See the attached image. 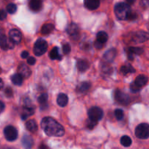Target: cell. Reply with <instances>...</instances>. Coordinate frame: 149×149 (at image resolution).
<instances>
[{"label": "cell", "instance_id": "cell-1", "mask_svg": "<svg viewBox=\"0 0 149 149\" xmlns=\"http://www.w3.org/2000/svg\"><path fill=\"white\" fill-rule=\"evenodd\" d=\"M44 132L50 137H62L65 134L64 127L55 119L51 117H45L41 122Z\"/></svg>", "mask_w": 149, "mask_h": 149}, {"label": "cell", "instance_id": "cell-2", "mask_svg": "<svg viewBox=\"0 0 149 149\" xmlns=\"http://www.w3.org/2000/svg\"><path fill=\"white\" fill-rule=\"evenodd\" d=\"M130 6L125 2H119L114 7V13L119 20H127L131 13Z\"/></svg>", "mask_w": 149, "mask_h": 149}, {"label": "cell", "instance_id": "cell-3", "mask_svg": "<svg viewBox=\"0 0 149 149\" xmlns=\"http://www.w3.org/2000/svg\"><path fill=\"white\" fill-rule=\"evenodd\" d=\"M47 42L45 39L40 38V39H38L35 42L34 46H33V53L36 56H42L47 52Z\"/></svg>", "mask_w": 149, "mask_h": 149}, {"label": "cell", "instance_id": "cell-4", "mask_svg": "<svg viewBox=\"0 0 149 149\" xmlns=\"http://www.w3.org/2000/svg\"><path fill=\"white\" fill-rule=\"evenodd\" d=\"M135 135L139 139H148L149 137V126L148 124L142 123L138 125L135 129Z\"/></svg>", "mask_w": 149, "mask_h": 149}, {"label": "cell", "instance_id": "cell-5", "mask_svg": "<svg viewBox=\"0 0 149 149\" xmlns=\"http://www.w3.org/2000/svg\"><path fill=\"white\" fill-rule=\"evenodd\" d=\"M114 99L117 103H120L121 105L123 106H127L130 102V96L126 93H123L120 90H116L114 91Z\"/></svg>", "mask_w": 149, "mask_h": 149}, {"label": "cell", "instance_id": "cell-6", "mask_svg": "<svg viewBox=\"0 0 149 149\" xmlns=\"http://www.w3.org/2000/svg\"><path fill=\"white\" fill-rule=\"evenodd\" d=\"M88 116L90 119L98 122L99 120L103 119V111L100 108L94 106V107H92L89 109Z\"/></svg>", "mask_w": 149, "mask_h": 149}, {"label": "cell", "instance_id": "cell-7", "mask_svg": "<svg viewBox=\"0 0 149 149\" xmlns=\"http://www.w3.org/2000/svg\"><path fill=\"white\" fill-rule=\"evenodd\" d=\"M4 135L7 141H15L18 136L17 130L15 127L13 126H7L4 130Z\"/></svg>", "mask_w": 149, "mask_h": 149}, {"label": "cell", "instance_id": "cell-8", "mask_svg": "<svg viewBox=\"0 0 149 149\" xmlns=\"http://www.w3.org/2000/svg\"><path fill=\"white\" fill-rule=\"evenodd\" d=\"M66 31L68 33V35L71 36V38H72L74 40H77L79 38V26L76 23H70L68 26V27H67Z\"/></svg>", "mask_w": 149, "mask_h": 149}, {"label": "cell", "instance_id": "cell-9", "mask_svg": "<svg viewBox=\"0 0 149 149\" xmlns=\"http://www.w3.org/2000/svg\"><path fill=\"white\" fill-rule=\"evenodd\" d=\"M15 44L6 36L4 33H0V47L2 49L7 50L9 49H13Z\"/></svg>", "mask_w": 149, "mask_h": 149}, {"label": "cell", "instance_id": "cell-10", "mask_svg": "<svg viewBox=\"0 0 149 149\" xmlns=\"http://www.w3.org/2000/svg\"><path fill=\"white\" fill-rule=\"evenodd\" d=\"M148 39V34L147 32L144 31H139L135 32L133 34L132 38V41L134 43L139 44L143 43L144 42H146Z\"/></svg>", "mask_w": 149, "mask_h": 149}, {"label": "cell", "instance_id": "cell-11", "mask_svg": "<svg viewBox=\"0 0 149 149\" xmlns=\"http://www.w3.org/2000/svg\"><path fill=\"white\" fill-rule=\"evenodd\" d=\"M9 39L15 44V45H18L20 43L22 39L21 33L19 30L15 29H11L9 32Z\"/></svg>", "mask_w": 149, "mask_h": 149}, {"label": "cell", "instance_id": "cell-12", "mask_svg": "<svg viewBox=\"0 0 149 149\" xmlns=\"http://www.w3.org/2000/svg\"><path fill=\"white\" fill-rule=\"evenodd\" d=\"M17 74H19L23 79L29 78L31 75V70L26 64L20 63L17 68Z\"/></svg>", "mask_w": 149, "mask_h": 149}, {"label": "cell", "instance_id": "cell-13", "mask_svg": "<svg viewBox=\"0 0 149 149\" xmlns=\"http://www.w3.org/2000/svg\"><path fill=\"white\" fill-rule=\"evenodd\" d=\"M116 54H117V52H116V49H114V48H111V49H109L108 51H106V52L103 55V60H104L107 63H111L114 61L115 58L116 56Z\"/></svg>", "mask_w": 149, "mask_h": 149}, {"label": "cell", "instance_id": "cell-14", "mask_svg": "<svg viewBox=\"0 0 149 149\" xmlns=\"http://www.w3.org/2000/svg\"><path fill=\"white\" fill-rule=\"evenodd\" d=\"M148 81V79L146 76L143 75V74H141V75L138 76L135 79V81H134V84L137 86L139 89H142L143 87H145L147 84Z\"/></svg>", "mask_w": 149, "mask_h": 149}, {"label": "cell", "instance_id": "cell-15", "mask_svg": "<svg viewBox=\"0 0 149 149\" xmlns=\"http://www.w3.org/2000/svg\"><path fill=\"white\" fill-rule=\"evenodd\" d=\"M21 143L25 149H31L33 147V141L31 136L29 135H25L22 138Z\"/></svg>", "mask_w": 149, "mask_h": 149}, {"label": "cell", "instance_id": "cell-16", "mask_svg": "<svg viewBox=\"0 0 149 149\" xmlns=\"http://www.w3.org/2000/svg\"><path fill=\"white\" fill-rule=\"evenodd\" d=\"M100 3V0H84V6L90 10H95L98 8Z\"/></svg>", "mask_w": 149, "mask_h": 149}, {"label": "cell", "instance_id": "cell-17", "mask_svg": "<svg viewBox=\"0 0 149 149\" xmlns=\"http://www.w3.org/2000/svg\"><path fill=\"white\" fill-rule=\"evenodd\" d=\"M143 52V49L141 47H131L127 50V57L128 59L132 61L134 58V55H141Z\"/></svg>", "mask_w": 149, "mask_h": 149}, {"label": "cell", "instance_id": "cell-18", "mask_svg": "<svg viewBox=\"0 0 149 149\" xmlns=\"http://www.w3.org/2000/svg\"><path fill=\"white\" fill-rule=\"evenodd\" d=\"M77 67L79 71H80V72H84V71H86L90 68V63H89V62L87 60L79 59L77 61Z\"/></svg>", "mask_w": 149, "mask_h": 149}, {"label": "cell", "instance_id": "cell-19", "mask_svg": "<svg viewBox=\"0 0 149 149\" xmlns=\"http://www.w3.org/2000/svg\"><path fill=\"white\" fill-rule=\"evenodd\" d=\"M34 113V109L31 107H27V106H23L22 109V113H21V119L23 120H26L28 117L31 116Z\"/></svg>", "mask_w": 149, "mask_h": 149}, {"label": "cell", "instance_id": "cell-20", "mask_svg": "<svg viewBox=\"0 0 149 149\" xmlns=\"http://www.w3.org/2000/svg\"><path fill=\"white\" fill-rule=\"evenodd\" d=\"M29 7L32 11H39L42 7V0H31L29 3Z\"/></svg>", "mask_w": 149, "mask_h": 149}, {"label": "cell", "instance_id": "cell-21", "mask_svg": "<svg viewBox=\"0 0 149 149\" xmlns=\"http://www.w3.org/2000/svg\"><path fill=\"white\" fill-rule=\"evenodd\" d=\"M26 128L29 132L34 133L38 130V125L35 120H29L26 122Z\"/></svg>", "mask_w": 149, "mask_h": 149}, {"label": "cell", "instance_id": "cell-22", "mask_svg": "<svg viewBox=\"0 0 149 149\" xmlns=\"http://www.w3.org/2000/svg\"><path fill=\"white\" fill-rule=\"evenodd\" d=\"M68 96L64 93H61L58 95V97H57V103L61 107H65L66 105L68 104Z\"/></svg>", "mask_w": 149, "mask_h": 149}, {"label": "cell", "instance_id": "cell-23", "mask_svg": "<svg viewBox=\"0 0 149 149\" xmlns=\"http://www.w3.org/2000/svg\"><path fill=\"white\" fill-rule=\"evenodd\" d=\"M91 87V84L89 81H83L81 82L77 87V91L79 93H83L90 90Z\"/></svg>", "mask_w": 149, "mask_h": 149}, {"label": "cell", "instance_id": "cell-24", "mask_svg": "<svg viewBox=\"0 0 149 149\" xmlns=\"http://www.w3.org/2000/svg\"><path fill=\"white\" fill-rule=\"evenodd\" d=\"M49 57L51 60H59V61H61L62 59V56L59 53V49L57 47L52 48V50L49 52Z\"/></svg>", "mask_w": 149, "mask_h": 149}, {"label": "cell", "instance_id": "cell-25", "mask_svg": "<svg viewBox=\"0 0 149 149\" xmlns=\"http://www.w3.org/2000/svg\"><path fill=\"white\" fill-rule=\"evenodd\" d=\"M109 39V36L105 31H99L96 35V41L102 44H106Z\"/></svg>", "mask_w": 149, "mask_h": 149}, {"label": "cell", "instance_id": "cell-26", "mask_svg": "<svg viewBox=\"0 0 149 149\" xmlns=\"http://www.w3.org/2000/svg\"><path fill=\"white\" fill-rule=\"evenodd\" d=\"M55 29V26L52 23H46L44 25L41 29V33L43 35H48Z\"/></svg>", "mask_w": 149, "mask_h": 149}, {"label": "cell", "instance_id": "cell-27", "mask_svg": "<svg viewBox=\"0 0 149 149\" xmlns=\"http://www.w3.org/2000/svg\"><path fill=\"white\" fill-rule=\"evenodd\" d=\"M120 71L124 75H127V74H130V73H135V69L130 64H127V65H122L120 68Z\"/></svg>", "mask_w": 149, "mask_h": 149}, {"label": "cell", "instance_id": "cell-28", "mask_svg": "<svg viewBox=\"0 0 149 149\" xmlns=\"http://www.w3.org/2000/svg\"><path fill=\"white\" fill-rule=\"evenodd\" d=\"M11 81L15 85L21 86L23 84V78L17 74H15L12 76Z\"/></svg>", "mask_w": 149, "mask_h": 149}, {"label": "cell", "instance_id": "cell-29", "mask_svg": "<svg viewBox=\"0 0 149 149\" xmlns=\"http://www.w3.org/2000/svg\"><path fill=\"white\" fill-rule=\"evenodd\" d=\"M121 144L125 147H129L132 145V139L127 135H124L120 140Z\"/></svg>", "mask_w": 149, "mask_h": 149}, {"label": "cell", "instance_id": "cell-30", "mask_svg": "<svg viewBox=\"0 0 149 149\" xmlns=\"http://www.w3.org/2000/svg\"><path fill=\"white\" fill-rule=\"evenodd\" d=\"M47 100H48V95L47 93H42V95L39 96L38 97V102L41 106H47Z\"/></svg>", "mask_w": 149, "mask_h": 149}, {"label": "cell", "instance_id": "cell-31", "mask_svg": "<svg viewBox=\"0 0 149 149\" xmlns=\"http://www.w3.org/2000/svg\"><path fill=\"white\" fill-rule=\"evenodd\" d=\"M97 125V122L94 120H92V119H88L85 122V126L86 127L88 130H93Z\"/></svg>", "mask_w": 149, "mask_h": 149}, {"label": "cell", "instance_id": "cell-32", "mask_svg": "<svg viewBox=\"0 0 149 149\" xmlns=\"http://www.w3.org/2000/svg\"><path fill=\"white\" fill-rule=\"evenodd\" d=\"M114 115L117 120H122L125 116V113H124L123 110L117 109L114 111Z\"/></svg>", "mask_w": 149, "mask_h": 149}, {"label": "cell", "instance_id": "cell-33", "mask_svg": "<svg viewBox=\"0 0 149 149\" xmlns=\"http://www.w3.org/2000/svg\"><path fill=\"white\" fill-rule=\"evenodd\" d=\"M7 11L10 14H14L17 11V6L13 3H10L7 6Z\"/></svg>", "mask_w": 149, "mask_h": 149}, {"label": "cell", "instance_id": "cell-34", "mask_svg": "<svg viewBox=\"0 0 149 149\" xmlns=\"http://www.w3.org/2000/svg\"><path fill=\"white\" fill-rule=\"evenodd\" d=\"M71 50V48L69 44H65V45H63V53L65 54V55L69 54Z\"/></svg>", "mask_w": 149, "mask_h": 149}, {"label": "cell", "instance_id": "cell-35", "mask_svg": "<svg viewBox=\"0 0 149 149\" xmlns=\"http://www.w3.org/2000/svg\"><path fill=\"white\" fill-rule=\"evenodd\" d=\"M4 94H5V95L7 96V97H12L13 95V89L10 87H7V88L4 90Z\"/></svg>", "mask_w": 149, "mask_h": 149}, {"label": "cell", "instance_id": "cell-36", "mask_svg": "<svg viewBox=\"0 0 149 149\" xmlns=\"http://www.w3.org/2000/svg\"><path fill=\"white\" fill-rule=\"evenodd\" d=\"M130 90L132 92V93H138V92H139L140 90H141V89L138 88V87H137V86L135 85L134 83H132V84H131V85H130Z\"/></svg>", "mask_w": 149, "mask_h": 149}, {"label": "cell", "instance_id": "cell-37", "mask_svg": "<svg viewBox=\"0 0 149 149\" xmlns=\"http://www.w3.org/2000/svg\"><path fill=\"white\" fill-rule=\"evenodd\" d=\"M104 45H105L104 44L100 43V42H97V41H96V40H95V42H94V47L96 48V49H102V48L104 47Z\"/></svg>", "mask_w": 149, "mask_h": 149}, {"label": "cell", "instance_id": "cell-38", "mask_svg": "<svg viewBox=\"0 0 149 149\" xmlns=\"http://www.w3.org/2000/svg\"><path fill=\"white\" fill-rule=\"evenodd\" d=\"M27 63L31 65H33L36 63V59L33 57H29L27 59Z\"/></svg>", "mask_w": 149, "mask_h": 149}, {"label": "cell", "instance_id": "cell-39", "mask_svg": "<svg viewBox=\"0 0 149 149\" xmlns=\"http://www.w3.org/2000/svg\"><path fill=\"white\" fill-rule=\"evenodd\" d=\"M7 17V13L4 10H0V20H3Z\"/></svg>", "mask_w": 149, "mask_h": 149}, {"label": "cell", "instance_id": "cell-40", "mask_svg": "<svg viewBox=\"0 0 149 149\" xmlns=\"http://www.w3.org/2000/svg\"><path fill=\"white\" fill-rule=\"evenodd\" d=\"M136 18H137V15H136V13H132V12H131L130 14V15H129V17H128L127 20H135V19H136Z\"/></svg>", "mask_w": 149, "mask_h": 149}, {"label": "cell", "instance_id": "cell-41", "mask_svg": "<svg viewBox=\"0 0 149 149\" xmlns=\"http://www.w3.org/2000/svg\"><path fill=\"white\" fill-rule=\"evenodd\" d=\"M21 58H23V59H26V58H27L28 57H29V52H28V51H23V52H22L21 53Z\"/></svg>", "mask_w": 149, "mask_h": 149}, {"label": "cell", "instance_id": "cell-42", "mask_svg": "<svg viewBox=\"0 0 149 149\" xmlns=\"http://www.w3.org/2000/svg\"><path fill=\"white\" fill-rule=\"evenodd\" d=\"M4 109H5V105L2 101H0V113L4 111Z\"/></svg>", "mask_w": 149, "mask_h": 149}, {"label": "cell", "instance_id": "cell-43", "mask_svg": "<svg viewBox=\"0 0 149 149\" xmlns=\"http://www.w3.org/2000/svg\"><path fill=\"white\" fill-rule=\"evenodd\" d=\"M38 149H49V148L47 145L42 143V144H41L40 146H39Z\"/></svg>", "mask_w": 149, "mask_h": 149}, {"label": "cell", "instance_id": "cell-44", "mask_svg": "<svg viewBox=\"0 0 149 149\" xmlns=\"http://www.w3.org/2000/svg\"><path fill=\"white\" fill-rule=\"evenodd\" d=\"M127 1V4H129V5H130V4H133L135 2V1H136V0H126Z\"/></svg>", "mask_w": 149, "mask_h": 149}, {"label": "cell", "instance_id": "cell-45", "mask_svg": "<svg viewBox=\"0 0 149 149\" xmlns=\"http://www.w3.org/2000/svg\"><path fill=\"white\" fill-rule=\"evenodd\" d=\"M3 87H4V82H3L2 79L0 78V90H1L3 88Z\"/></svg>", "mask_w": 149, "mask_h": 149}, {"label": "cell", "instance_id": "cell-46", "mask_svg": "<svg viewBox=\"0 0 149 149\" xmlns=\"http://www.w3.org/2000/svg\"><path fill=\"white\" fill-rule=\"evenodd\" d=\"M1 68H0V74H1Z\"/></svg>", "mask_w": 149, "mask_h": 149}, {"label": "cell", "instance_id": "cell-47", "mask_svg": "<svg viewBox=\"0 0 149 149\" xmlns=\"http://www.w3.org/2000/svg\"><path fill=\"white\" fill-rule=\"evenodd\" d=\"M10 149H15V148H10Z\"/></svg>", "mask_w": 149, "mask_h": 149}]
</instances>
